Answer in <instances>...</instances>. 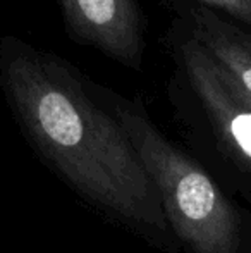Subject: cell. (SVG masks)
I'll list each match as a JSON object with an SVG mask.
<instances>
[{"instance_id":"6da1fadb","label":"cell","mask_w":251,"mask_h":253,"mask_svg":"<svg viewBox=\"0 0 251 253\" xmlns=\"http://www.w3.org/2000/svg\"><path fill=\"white\" fill-rule=\"evenodd\" d=\"M0 88L38 155L83 198L155 245L169 222L129 136L81 69L16 35L0 40Z\"/></svg>"},{"instance_id":"5b68a950","label":"cell","mask_w":251,"mask_h":253,"mask_svg":"<svg viewBox=\"0 0 251 253\" xmlns=\"http://www.w3.org/2000/svg\"><path fill=\"white\" fill-rule=\"evenodd\" d=\"M176 19L251 97V30L210 7L178 0Z\"/></svg>"},{"instance_id":"8992f818","label":"cell","mask_w":251,"mask_h":253,"mask_svg":"<svg viewBox=\"0 0 251 253\" xmlns=\"http://www.w3.org/2000/svg\"><path fill=\"white\" fill-rule=\"evenodd\" d=\"M188 2L210 7L222 16L251 30V0H188Z\"/></svg>"},{"instance_id":"277c9868","label":"cell","mask_w":251,"mask_h":253,"mask_svg":"<svg viewBox=\"0 0 251 253\" xmlns=\"http://www.w3.org/2000/svg\"><path fill=\"white\" fill-rule=\"evenodd\" d=\"M76 43L140 73L146 52V19L140 0H55Z\"/></svg>"},{"instance_id":"3957f363","label":"cell","mask_w":251,"mask_h":253,"mask_svg":"<svg viewBox=\"0 0 251 253\" xmlns=\"http://www.w3.org/2000/svg\"><path fill=\"white\" fill-rule=\"evenodd\" d=\"M167 97L184 126L251 177V97L172 19Z\"/></svg>"},{"instance_id":"7a4b0ae2","label":"cell","mask_w":251,"mask_h":253,"mask_svg":"<svg viewBox=\"0 0 251 253\" xmlns=\"http://www.w3.org/2000/svg\"><path fill=\"white\" fill-rule=\"evenodd\" d=\"M138 152L169 227L189 253H239L241 215L210 176L150 119L143 103L95 83Z\"/></svg>"}]
</instances>
